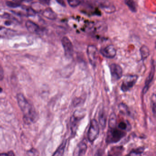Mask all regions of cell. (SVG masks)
<instances>
[{
    "label": "cell",
    "mask_w": 156,
    "mask_h": 156,
    "mask_svg": "<svg viewBox=\"0 0 156 156\" xmlns=\"http://www.w3.org/2000/svg\"><path fill=\"white\" fill-rule=\"evenodd\" d=\"M8 156V153H2V154H0V156Z\"/></svg>",
    "instance_id": "cell-34"
},
{
    "label": "cell",
    "mask_w": 156,
    "mask_h": 156,
    "mask_svg": "<svg viewBox=\"0 0 156 156\" xmlns=\"http://www.w3.org/2000/svg\"><path fill=\"white\" fill-rule=\"evenodd\" d=\"M87 150V145L84 140L81 141L75 149L73 152L74 156H84Z\"/></svg>",
    "instance_id": "cell-11"
},
{
    "label": "cell",
    "mask_w": 156,
    "mask_h": 156,
    "mask_svg": "<svg viewBox=\"0 0 156 156\" xmlns=\"http://www.w3.org/2000/svg\"><path fill=\"white\" fill-rule=\"evenodd\" d=\"M26 27L29 32L32 33H39L40 29L39 25L31 21L28 20L26 23Z\"/></svg>",
    "instance_id": "cell-14"
},
{
    "label": "cell",
    "mask_w": 156,
    "mask_h": 156,
    "mask_svg": "<svg viewBox=\"0 0 156 156\" xmlns=\"http://www.w3.org/2000/svg\"><path fill=\"white\" fill-rule=\"evenodd\" d=\"M86 115L85 110H76L71 117L70 119V128L72 134L76 133L78 124Z\"/></svg>",
    "instance_id": "cell-3"
},
{
    "label": "cell",
    "mask_w": 156,
    "mask_h": 156,
    "mask_svg": "<svg viewBox=\"0 0 156 156\" xmlns=\"http://www.w3.org/2000/svg\"><path fill=\"white\" fill-rule=\"evenodd\" d=\"M118 110L121 114L125 116L130 115V111L128 106L124 103H121L118 105Z\"/></svg>",
    "instance_id": "cell-21"
},
{
    "label": "cell",
    "mask_w": 156,
    "mask_h": 156,
    "mask_svg": "<svg viewBox=\"0 0 156 156\" xmlns=\"http://www.w3.org/2000/svg\"><path fill=\"white\" fill-rule=\"evenodd\" d=\"M116 116L115 113H112L110 116L109 120V128H113L116 127Z\"/></svg>",
    "instance_id": "cell-20"
},
{
    "label": "cell",
    "mask_w": 156,
    "mask_h": 156,
    "mask_svg": "<svg viewBox=\"0 0 156 156\" xmlns=\"http://www.w3.org/2000/svg\"><path fill=\"white\" fill-rule=\"evenodd\" d=\"M126 135V131L120 129L117 127L109 128L106 138V143L108 144H113L118 142Z\"/></svg>",
    "instance_id": "cell-2"
},
{
    "label": "cell",
    "mask_w": 156,
    "mask_h": 156,
    "mask_svg": "<svg viewBox=\"0 0 156 156\" xmlns=\"http://www.w3.org/2000/svg\"><path fill=\"white\" fill-rule=\"evenodd\" d=\"M118 128L124 131H130L131 130V125L127 121H122L118 123Z\"/></svg>",
    "instance_id": "cell-19"
},
{
    "label": "cell",
    "mask_w": 156,
    "mask_h": 156,
    "mask_svg": "<svg viewBox=\"0 0 156 156\" xmlns=\"http://www.w3.org/2000/svg\"><path fill=\"white\" fill-rule=\"evenodd\" d=\"M62 43L65 52V56L68 58L72 57L74 52V49L70 40L67 37H64L62 39Z\"/></svg>",
    "instance_id": "cell-8"
},
{
    "label": "cell",
    "mask_w": 156,
    "mask_h": 156,
    "mask_svg": "<svg viewBox=\"0 0 156 156\" xmlns=\"http://www.w3.org/2000/svg\"><path fill=\"white\" fill-rule=\"evenodd\" d=\"M7 4L8 6L12 8H17L20 6V3H16L14 2H8Z\"/></svg>",
    "instance_id": "cell-27"
},
{
    "label": "cell",
    "mask_w": 156,
    "mask_h": 156,
    "mask_svg": "<svg viewBox=\"0 0 156 156\" xmlns=\"http://www.w3.org/2000/svg\"><path fill=\"white\" fill-rule=\"evenodd\" d=\"M124 2L131 12L133 13L136 12V7L134 0H124Z\"/></svg>",
    "instance_id": "cell-23"
},
{
    "label": "cell",
    "mask_w": 156,
    "mask_h": 156,
    "mask_svg": "<svg viewBox=\"0 0 156 156\" xmlns=\"http://www.w3.org/2000/svg\"><path fill=\"white\" fill-rule=\"evenodd\" d=\"M87 55L90 63L93 67H95L97 65L98 58V50L94 45H89L87 48Z\"/></svg>",
    "instance_id": "cell-6"
},
{
    "label": "cell",
    "mask_w": 156,
    "mask_h": 156,
    "mask_svg": "<svg viewBox=\"0 0 156 156\" xmlns=\"http://www.w3.org/2000/svg\"><path fill=\"white\" fill-rule=\"evenodd\" d=\"M17 103L23 114V121L27 124L34 123L38 119V115L34 106L22 94L17 96Z\"/></svg>",
    "instance_id": "cell-1"
},
{
    "label": "cell",
    "mask_w": 156,
    "mask_h": 156,
    "mask_svg": "<svg viewBox=\"0 0 156 156\" xmlns=\"http://www.w3.org/2000/svg\"><path fill=\"white\" fill-rule=\"evenodd\" d=\"M4 77V70L3 68L0 65V81H2Z\"/></svg>",
    "instance_id": "cell-28"
},
{
    "label": "cell",
    "mask_w": 156,
    "mask_h": 156,
    "mask_svg": "<svg viewBox=\"0 0 156 156\" xmlns=\"http://www.w3.org/2000/svg\"><path fill=\"white\" fill-rule=\"evenodd\" d=\"M5 25H7V26H9V25L12 24V22L10 20L7 21L5 22Z\"/></svg>",
    "instance_id": "cell-31"
},
{
    "label": "cell",
    "mask_w": 156,
    "mask_h": 156,
    "mask_svg": "<svg viewBox=\"0 0 156 156\" xmlns=\"http://www.w3.org/2000/svg\"><path fill=\"white\" fill-rule=\"evenodd\" d=\"M56 1L59 4L62 6L63 7H65L66 6L65 2L64 1V0H56Z\"/></svg>",
    "instance_id": "cell-30"
},
{
    "label": "cell",
    "mask_w": 156,
    "mask_h": 156,
    "mask_svg": "<svg viewBox=\"0 0 156 156\" xmlns=\"http://www.w3.org/2000/svg\"><path fill=\"white\" fill-rule=\"evenodd\" d=\"M40 2L43 4H46V5H48L49 4L50 2V0H39Z\"/></svg>",
    "instance_id": "cell-29"
},
{
    "label": "cell",
    "mask_w": 156,
    "mask_h": 156,
    "mask_svg": "<svg viewBox=\"0 0 156 156\" xmlns=\"http://www.w3.org/2000/svg\"><path fill=\"white\" fill-rule=\"evenodd\" d=\"M8 156H14L15 155L14 153L12 151H10L8 152Z\"/></svg>",
    "instance_id": "cell-32"
},
{
    "label": "cell",
    "mask_w": 156,
    "mask_h": 156,
    "mask_svg": "<svg viewBox=\"0 0 156 156\" xmlns=\"http://www.w3.org/2000/svg\"><path fill=\"white\" fill-rule=\"evenodd\" d=\"M111 79L113 82H116L121 79L123 76V70L120 65L113 63L110 66Z\"/></svg>",
    "instance_id": "cell-7"
},
{
    "label": "cell",
    "mask_w": 156,
    "mask_h": 156,
    "mask_svg": "<svg viewBox=\"0 0 156 156\" xmlns=\"http://www.w3.org/2000/svg\"><path fill=\"white\" fill-rule=\"evenodd\" d=\"M23 1H24V0H14V2H16V3H20V4L21 2H22Z\"/></svg>",
    "instance_id": "cell-33"
},
{
    "label": "cell",
    "mask_w": 156,
    "mask_h": 156,
    "mask_svg": "<svg viewBox=\"0 0 156 156\" xmlns=\"http://www.w3.org/2000/svg\"><path fill=\"white\" fill-rule=\"evenodd\" d=\"M99 6L105 13L108 14H112L115 13V11H116V8L115 6L108 2H101L99 3Z\"/></svg>",
    "instance_id": "cell-12"
},
{
    "label": "cell",
    "mask_w": 156,
    "mask_h": 156,
    "mask_svg": "<svg viewBox=\"0 0 156 156\" xmlns=\"http://www.w3.org/2000/svg\"><path fill=\"white\" fill-rule=\"evenodd\" d=\"M124 148L122 146H114L108 152L110 156H120L122 155L124 151Z\"/></svg>",
    "instance_id": "cell-16"
},
{
    "label": "cell",
    "mask_w": 156,
    "mask_h": 156,
    "mask_svg": "<svg viewBox=\"0 0 156 156\" xmlns=\"http://www.w3.org/2000/svg\"><path fill=\"white\" fill-rule=\"evenodd\" d=\"M69 5L72 8H76L80 4V0H68Z\"/></svg>",
    "instance_id": "cell-26"
},
{
    "label": "cell",
    "mask_w": 156,
    "mask_h": 156,
    "mask_svg": "<svg viewBox=\"0 0 156 156\" xmlns=\"http://www.w3.org/2000/svg\"><path fill=\"white\" fill-rule=\"evenodd\" d=\"M151 109L152 110V113L154 115V116L156 115V95L155 94H153L151 98Z\"/></svg>",
    "instance_id": "cell-25"
},
{
    "label": "cell",
    "mask_w": 156,
    "mask_h": 156,
    "mask_svg": "<svg viewBox=\"0 0 156 156\" xmlns=\"http://www.w3.org/2000/svg\"><path fill=\"white\" fill-rule=\"evenodd\" d=\"M140 54H141V58L143 61L146 60L148 57L149 56L150 50L148 46L146 45H142L140 49Z\"/></svg>",
    "instance_id": "cell-18"
},
{
    "label": "cell",
    "mask_w": 156,
    "mask_h": 156,
    "mask_svg": "<svg viewBox=\"0 0 156 156\" xmlns=\"http://www.w3.org/2000/svg\"><path fill=\"white\" fill-rule=\"evenodd\" d=\"M100 52L103 56L109 59L114 58L116 54V50L115 47L111 44L102 48L100 50Z\"/></svg>",
    "instance_id": "cell-10"
},
{
    "label": "cell",
    "mask_w": 156,
    "mask_h": 156,
    "mask_svg": "<svg viewBox=\"0 0 156 156\" xmlns=\"http://www.w3.org/2000/svg\"><path fill=\"white\" fill-rule=\"evenodd\" d=\"M138 76L136 75H130L125 76L121 86V89L124 92L130 90L138 80Z\"/></svg>",
    "instance_id": "cell-5"
},
{
    "label": "cell",
    "mask_w": 156,
    "mask_h": 156,
    "mask_svg": "<svg viewBox=\"0 0 156 156\" xmlns=\"http://www.w3.org/2000/svg\"><path fill=\"white\" fill-rule=\"evenodd\" d=\"M100 131L99 124L95 119L91 121L88 132V138L90 142H94L98 137Z\"/></svg>",
    "instance_id": "cell-4"
},
{
    "label": "cell",
    "mask_w": 156,
    "mask_h": 156,
    "mask_svg": "<svg viewBox=\"0 0 156 156\" xmlns=\"http://www.w3.org/2000/svg\"><path fill=\"white\" fill-rule=\"evenodd\" d=\"M98 121L99 124L101 126L103 129H104L106 127V121H107V116L104 110H100L99 114H98Z\"/></svg>",
    "instance_id": "cell-15"
},
{
    "label": "cell",
    "mask_w": 156,
    "mask_h": 156,
    "mask_svg": "<svg viewBox=\"0 0 156 156\" xmlns=\"http://www.w3.org/2000/svg\"><path fill=\"white\" fill-rule=\"evenodd\" d=\"M145 150L144 147H139L135 149L132 150L128 155L130 156H140L143 153Z\"/></svg>",
    "instance_id": "cell-24"
},
{
    "label": "cell",
    "mask_w": 156,
    "mask_h": 156,
    "mask_svg": "<svg viewBox=\"0 0 156 156\" xmlns=\"http://www.w3.org/2000/svg\"><path fill=\"white\" fill-rule=\"evenodd\" d=\"M66 144H67V141H63L57 149V150L55 152V153L53 155V156H62L63 155L64 152L65 151Z\"/></svg>",
    "instance_id": "cell-22"
},
{
    "label": "cell",
    "mask_w": 156,
    "mask_h": 156,
    "mask_svg": "<svg viewBox=\"0 0 156 156\" xmlns=\"http://www.w3.org/2000/svg\"><path fill=\"white\" fill-rule=\"evenodd\" d=\"M155 71V65H154V62L152 61L150 72L148 77L146 78V80L144 87L143 89L142 93L144 94L147 93V92L148 91L150 87L152 82V81H153V78H154Z\"/></svg>",
    "instance_id": "cell-9"
},
{
    "label": "cell",
    "mask_w": 156,
    "mask_h": 156,
    "mask_svg": "<svg viewBox=\"0 0 156 156\" xmlns=\"http://www.w3.org/2000/svg\"><path fill=\"white\" fill-rule=\"evenodd\" d=\"M43 15L46 18L50 20H56L57 14L50 8H47L43 12Z\"/></svg>",
    "instance_id": "cell-17"
},
{
    "label": "cell",
    "mask_w": 156,
    "mask_h": 156,
    "mask_svg": "<svg viewBox=\"0 0 156 156\" xmlns=\"http://www.w3.org/2000/svg\"><path fill=\"white\" fill-rule=\"evenodd\" d=\"M15 31L6 28V27L0 26V37L8 38L11 37L15 34Z\"/></svg>",
    "instance_id": "cell-13"
},
{
    "label": "cell",
    "mask_w": 156,
    "mask_h": 156,
    "mask_svg": "<svg viewBox=\"0 0 156 156\" xmlns=\"http://www.w3.org/2000/svg\"><path fill=\"white\" fill-rule=\"evenodd\" d=\"M2 88L1 87H0V93H2Z\"/></svg>",
    "instance_id": "cell-35"
}]
</instances>
